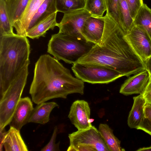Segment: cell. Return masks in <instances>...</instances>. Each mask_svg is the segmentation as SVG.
<instances>
[{
	"instance_id": "11",
	"label": "cell",
	"mask_w": 151,
	"mask_h": 151,
	"mask_svg": "<svg viewBox=\"0 0 151 151\" xmlns=\"http://www.w3.org/2000/svg\"><path fill=\"white\" fill-rule=\"evenodd\" d=\"M150 79L148 71L142 70L126 79L121 86L119 93L126 96L142 94Z\"/></svg>"
},
{
	"instance_id": "5",
	"label": "cell",
	"mask_w": 151,
	"mask_h": 151,
	"mask_svg": "<svg viewBox=\"0 0 151 151\" xmlns=\"http://www.w3.org/2000/svg\"><path fill=\"white\" fill-rule=\"evenodd\" d=\"M30 63L24 66L0 98V130L9 124L26 84Z\"/></svg>"
},
{
	"instance_id": "34",
	"label": "cell",
	"mask_w": 151,
	"mask_h": 151,
	"mask_svg": "<svg viewBox=\"0 0 151 151\" xmlns=\"http://www.w3.org/2000/svg\"><path fill=\"white\" fill-rule=\"evenodd\" d=\"M137 151H151V146L140 148L136 150Z\"/></svg>"
},
{
	"instance_id": "7",
	"label": "cell",
	"mask_w": 151,
	"mask_h": 151,
	"mask_svg": "<svg viewBox=\"0 0 151 151\" xmlns=\"http://www.w3.org/2000/svg\"><path fill=\"white\" fill-rule=\"evenodd\" d=\"M67 151H109L98 130L94 126L68 134Z\"/></svg>"
},
{
	"instance_id": "26",
	"label": "cell",
	"mask_w": 151,
	"mask_h": 151,
	"mask_svg": "<svg viewBox=\"0 0 151 151\" xmlns=\"http://www.w3.org/2000/svg\"><path fill=\"white\" fill-rule=\"evenodd\" d=\"M84 9L92 16L100 17L106 11L104 0H85Z\"/></svg>"
},
{
	"instance_id": "3",
	"label": "cell",
	"mask_w": 151,
	"mask_h": 151,
	"mask_svg": "<svg viewBox=\"0 0 151 151\" xmlns=\"http://www.w3.org/2000/svg\"><path fill=\"white\" fill-rule=\"evenodd\" d=\"M30 45L25 36H0V98L27 63Z\"/></svg>"
},
{
	"instance_id": "27",
	"label": "cell",
	"mask_w": 151,
	"mask_h": 151,
	"mask_svg": "<svg viewBox=\"0 0 151 151\" xmlns=\"http://www.w3.org/2000/svg\"><path fill=\"white\" fill-rule=\"evenodd\" d=\"M104 1L106 7V14L112 18L122 30L119 13V0H104Z\"/></svg>"
},
{
	"instance_id": "16",
	"label": "cell",
	"mask_w": 151,
	"mask_h": 151,
	"mask_svg": "<svg viewBox=\"0 0 151 151\" xmlns=\"http://www.w3.org/2000/svg\"><path fill=\"white\" fill-rule=\"evenodd\" d=\"M133 99V104L128 117L127 124L130 128L137 129L145 117L146 103L142 94L134 97Z\"/></svg>"
},
{
	"instance_id": "10",
	"label": "cell",
	"mask_w": 151,
	"mask_h": 151,
	"mask_svg": "<svg viewBox=\"0 0 151 151\" xmlns=\"http://www.w3.org/2000/svg\"><path fill=\"white\" fill-rule=\"evenodd\" d=\"M90 114L88 102L84 100H78L72 104L68 117L78 130H81L93 126L90 119Z\"/></svg>"
},
{
	"instance_id": "29",
	"label": "cell",
	"mask_w": 151,
	"mask_h": 151,
	"mask_svg": "<svg viewBox=\"0 0 151 151\" xmlns=\"http://www.w3.org/2000/svg\"><path fill=\"white\" fill-rule=\"evenodd\" d=\"M132 17L134 19L139 9L144 3L143 0H125Z\"/></svg>"
},
{
	"instance_id": "21",
	"label": "cell",
	"mask_w": 151,
	"mask_h": 151,
	"mask_svg": "<svg viewBox=\"0 0 151 151\" xmlns=\"http://www.w3.org/2000/svg\"><path fill=\"white\" fill-rule=\"evenodd\" d=\"M4 1L10 23L13 27L14 23L19 19L25 10L29 0Z\"/></svg>"
},
{
	"instance_id": "8",
	"label": "cell",
	"mask_w": 151,
	"mask_h": 151,
	"mask_svg": "<svg viewBox=\"0 0 151 151\" xmlns=\"http://www.w3.org/2000/svg\"><path fill=\"white\" fill-rule=\"evenodd\" d=\"M125 37L134 52L144 62L151 56V37L143 27L134 25Z\"/></svg>"
},
{
	"instance_id": "13",
	"label": "cell",
	"mask_w": 151,
	"mask_h": 151,
	"mask_svg": "<svg viewBox=\"0 0 151 151\" xmlns=\"http://www.w3.org/2000/svg\"><path fill=\"white\" fill-rule=\"evenodd\" d=\"M33 109L32 102L29 97L21 98L16 107L10 126L20 130L28 123Z\"/></svg>"
},
{
	"instance_id": "33",
	"label": "cell",
	"mask_w": 151,
	"mask_h": 151,
	"mask_svg": "<svg viewBox=\"0 0 151 151\" xmlns=\"http://www.w3.org/2000/svg\"><path fill=\"white\" fill-rule=\"evenodd\" d=\"M146 69L148 71L151 78V56L144 62Z\"/></svg>"
},
{
	"instance_id": "30",
	"label": "cell",
	"mask_w": 151,
	"mask_h": 151,
	"mask_svg": "<svg viewBox=\"0 0 151 151\" xmlns=\"http://www.w3.org/2000/svg\"><path fill=\"white\" fill-rule=\"evenodd\" d=\"M137 129L142 130L151 136V120L145 117Z\"/></svg>"
},
{
	"instance_id": "19",
	"label": "cell",
	"mask_w": 151,
	"mask_h": 151,
	"mask_svg": "<svg viewBox=\"0 0 151 151\" xmlns=\"http://www.w3.org/2000/svg\"><path fill=\"white\" fill-rule=\"evenodd\" d=\"M56 12H58L56 0H45L33 17L29 25L28 30Z\"/></svg>"
},
{
	"instance_id": "28",
	"label": "cell",
	"mask_w": 151,
	"mask_h": 151,
	"mask_svg": "<svg viewBox=\"0 0 151 151\" xmlns=\"http://www.w3.org/2000/svg\"><path fill=\"white\" fill-rule=\"evenodd\" d=\"M58 132L57 126L54 128L53 132L50 140L49 142L40 150L41 151H59L60 142L55 143L56 139Z\"/></svg>"
},
{
	"instance_id": "20",
	"label": "cell",
	"mask_w": 151,
	"mask_h": 151,
	"mask_svg": "<svg viewBox=\"0 0 151 151\" xmlns=\"http://www.w3.org/2000/svg\"><path fill=\"white\" fill-rule=\"evenodd\" d=\"M99 131L109 151L125 150L121 146V142L114 134L113 130L106 124H100Z\"/></svg>"
},
{
	"instance_id": "17",
	"label": "cell",
	"mask_w": 151,
	"mask_h": 151,
	"mask_svg": "<svg viewBox=\"0 0 151 151\" xmlns=\"http://www.w3.org/2000/svg\"><path fill=\"white\" fill-rule=\"evenodd\" d=\"M56 107H59V105L54 102H45L37 104L34 108L28 123L42 124L47 123L50 120V115L51 112Z\"/></svg>"
},
{
	"instance_id": "6",
	"label": "cell",
	"mask_w": 151,
	"mask_h": 151,
	"mask_svg": "<svg viewBox=\"0 0 151 151\" xmlns=\"http://www.w3.org/2000/svg\"><path fill=\"white\" fill-rule=\"evenodd\" d=\"M71 69L77 78L92 84H108L123 76L113 69L99 64L76 62Z\"/></svg>"
},
{
	"instance_id": "1",
	"label": "cell",
	"mask_w": 151,
	"mask_h": 151,
	"mask_svg": "<svg viewBox=\"0 0 151 151\" xmlns=\"http://www.w3.org/2000/svg\"><path fill=\"white\" fill-rule=\"evenodd\" d=\"M101 42L76 62L104 65L129 76L146 69L144 62L134 52L119 25L106 14Z\"/></svg>"
},
{
	"instance_id": "18",
	"label": "cell",
	"mask_w": 151,
	"mask_h": 151,
	"mask_svg": "<svg viewBox=\"0 0 151 151\" xmlns=\"http://www.w3.org/2000/svg\"><path fill=\"white\" fill-rule=\"evenodd\" d=\"M57 12L53 13L28 30L26 33V37L32 39L45 37L48 30L50 29L53 30L57 26L58 23L56 18Z\"/></svg>"
},
{
	"instance_id": "25",
	"label": "cell",
	"mask_w": 151,
	"mask_h": 151,
	"mask_svg": "<svg viewBox=\"0 0 151 151\" xmlns=\"http://www.w3.org/2000/svg\"><path fill=\"white\" fill-rule=\"evenodd\" d=\"M9 19L4 0H0V36L14 34Z\"/></svg>"
},
{
	"instance_id": "4",
	"label": "cell",
	"mask_w": 151,
	"mask_h": 151,
	"mask_svg": "<svg viewBox=\"0 0 151 151\" xmlns=\"http://www.w3.org/2000/svg\"><path fill=\"white\" fill-rule=\"evenodd\" d=\"M95 45L84 38L58 32L52 35L47 52L58 60L73 64L88 53Z\"/></svg>"
},
{
	"instance_id": "2",
	"label": "cell",
	"mask_w": 151,
	"mask_h": 151,
	"mask_svg": "<svg viewBox=\"0 0 151 151\" xmlns=\"http://www.w3.org/2000/svg\"><path fill=\"white\" fill-rule=\"evenodd\" d=\"M84 88V82L74 77L58 60L44 54L35 64L29 93L37 104L53 99H66L74 93L83 95Z\"/></svg>"
},
{
	"instance_id": "24",
	"label": "cell",
	"mask_w": 151,
	"mask_h": 151,
	"mask_svg": "<svg viewBox=\"0 0 151 151\" xmlns=\"http://www.w3.org/2000/svg\"><path fill=\"white\" fill-rule=\"evenodd\" d=\"M58 12L64 14L84 9L85 0H56Z\"/></svg>"
},
{
	"instance_id": "32",
	"label": "cell",
	"mask_w": 151,
	"mask_h": 151,
	"mask_svg": "<svg viewBox=\"0 0 151 151\" xmlns=\"http://www.w3.org/2000/svg\"><path fill=\"white\" fill-rule=\"evenodd\" d=\"M145 117L151 120V105L146 104L144 108Z\"/></svg>"
},
{
	"instance_id": "23",
	"label": "cell",
	"mask_w": 151,
	"mask_h": 151,
	"mask_svg": "<svg viewBox=\"0 0 151 151\" xmlns=\"http://www.w3.org/2000/svg\"><path fill=\"white\" fill-rule=\"evenodd\" d=\"M119 10L122 30L126 35L134 26V19L125 0H119Z\"/></svg>"
},
{
	"instance_id": "14",
	"label": "cell",
	"mask_w": 151,
	"mask_h": 151,
	"mask_svg": "<svg viewBox=\"0 0 151 151\" xmlns=\"http://www.w3.org/2000/svg\"><path fill=\"white\" fill-rule=\"evenodd\" d=\"M45 0H29L23 14L13 25L17 35L26 36V33L33 17Z\"/></svg>"
},
{
	"instance_id": "15",
	"label": "cell",
	"mask_w": 151,
	"mask_h": 151,
	"mask_svg": "<svg viewBox=\"0 0 151 151\" xmlns=\"http://www.w3.org/2000/svg\"><path fill=\"white\" fill-rule=\"evenodd\" d=\"M1 149L3 146L5 151H28V150L21 135L20 130L10 126L0 141Z\"/></svg>"
},
{
	"instance_id": "9",
	"label": "cell",
	"mask_w": 151,
	"mask_h": 151,
	"mask_svg": "<svg viewBox=\"0 0 151 151\" xmlns=\"http://www.w3.org/2000/svg\"><path fill=\"white\" fill-rule=\"evenodd\" d=\"M91 16L85 9L64 14L61 20L57 24L59 32L84 38L81 34L82 29L86 20Z\"/></svg>"
},
{
	"instance_id": "12",
	"label": "cell",
	"mask_w": 151,
	"mask_h": 151,
	"mask_svg": "<svg viewBox=\"0 0 151 151\" xmlns=\"http://www.w3.org/2000/svg\"><path fill=\"white\" fill-rule=\"evenodd\" d=\"M105 26L103 17L91 16L85 21L81 31V34L87 41L95 44L100 43L103 35Z\"/></svg>"
},
{
	"instance_id": "31",
	"label": "cell",
	"mask_w": 151,
	"mask_h": 151,
	"mask_svg": "<svg viewBox=\"0 0 151 151\" xmlns=\"http://www.w3.org/2000/svg\"><path fill=\"white\" fill-rule=\"evenodd\" d=\"M142 94L145 101L146 104L151 105V78Z\"/></svg>"
},
{
	"instance_id": "22",
	"label": "cell",
	"mask_w": 151,
	"mask_h": 151,
	"mask_svg": "<svg viewBox=\"0 0 151 151\" xmlns=\"http://www.w3.org/2000/svg\"><path fill=\"white\" fill-rule=\"evenodd\" d=\"M134 24L143 27L151 37V9L145 4L139 9L134 19Z\"/></svg>"
}]
</instances>
